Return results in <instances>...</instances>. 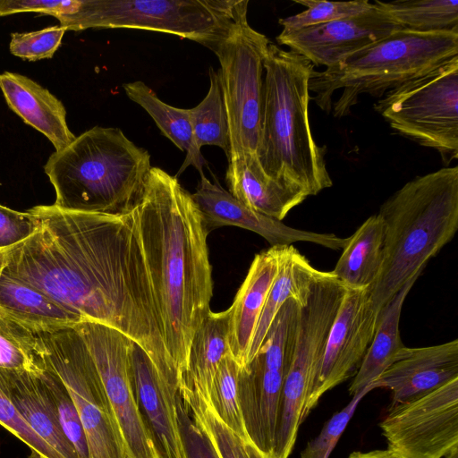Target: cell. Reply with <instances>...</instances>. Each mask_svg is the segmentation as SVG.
Listing matches in <instances>:
<instances>
[{
  "label": "cell",
  "instance_id": "41",
  "mask_svg": "<svg viewBox=\"0 0 458 458\" xmlns=\"http://www.w3.org/2000/svg\"><path fill=\"white\" fill-rule=\"evenodd\" d=\"M3 262H4V252H3V250H0V276L2 274Z\"/></svg>",
  "mask_w": 458,
  "mask_h": 458
},
{
  "label": "cell",
  "instance_id": "5",
  "mask_svg": "<svg viewBox=\"0 0 458 458\" xmlns=\"http://www.w3.org/2000/svg\"><path fill=\"white\" fill-rule=\"evenodd\" d=\"M148 150L118 128L95 126L55 150L44 166L55 206L72 211L131 213L151 169Z\"/></svg>",
  "mask_w": 458,
  "mask_h": 458
},
{
  "label": "cell",
  "instance_id": "29",
  "mask_svg": "<svg viewBox=\"0 0 458 458\" xmlns=\"http://www.w3.org/2000/svg\"><path fill=\"white\" fill-rule=\"evenodd\" d=\"M210 86L207 96L195 107L189 108L194 140L198 148L206 145L221 148L230 155L228 118L219 72L209 68Z\"/></svg>",
  "mask_w": 458,
  "mask_h": 458
},
{
  "label": "cell",
  "instance_id": "35",
  "mask_svg": "<svg viewBox=\"0 0 458 458\" xmlns=\"http://www.w3.org/2000/svg\"><path fill=\"white\" fill-rule=\"evenodd\" d=\"M175 410L184 458H220L208 431L178 390L175 394Z\"/></svg>",
  "mask_w": 458,
  "mask_h": 458
},
{
  "label": "cell",
  "instance_id": "14",
  "mask_svg": "<svg viewBox=\"0 0 458 458\" xmlns=\"http://www.w3.org/2000/svg\"><path fill=\"white\" fill-rule=\"evenodd\" d=\"M402 29L372 4L369 10L353 16L296 30H282L276 41L302 55L314 66L328 68Z\"/></svg>",
  "mask_w": 458,
  "mask_h": 458
},
{
  "label": "cell",
  "instance_id": "21",
  "mask_svg": "<svg viewBox=\"0 0 458 458\" xmlns=\"http://www.w3.org/2000/svg\"><path fill=\"white\" fill-rule=\"evenodd\" d=\"M225 180L234 198L250 209L279 221L308 198L269 177L257 156L228 161Z\"/></svg>",
  "mask_w": 458,
  "mask_h": 458
},
{
  "label": "cell",
  "instance_id": "26",
  "mask_svg": "<svg viewBox=\"0 0 458 458\" xmlns=\"http://www.w3.org/2000/svg\"><path fill=\"white\" fill-rule=\"evenodd\" d=\"M384 245V222L378 214L370 216L348 237L331 273L347 288L369 287L380 271Z\"/></svg>",
  "mask_w": 458,
  "mask_h": 458
},
{
  "label": "cell",
  "instance_id": "18",
  "mask_svg": "<svg viewBox=\"0 0 458 458\" xmlns=\"http://www.w3.org/2000/svg\"><path fill=\"white\" fill-rule=\"evenodd\" d=\"M286 246L258 253L230 307L229 346L233 358L245 366L250 343L270 288L277 276Z\"/></svg>",
  "mask_w": 458,
  "mask_h": 458
},
{
  "label": "cell",
  "instance_id": "39",
  "mask_svg": "<svg viewBox=\"0 0 458 458\" xmlns=\"http://www.w3.org/2000/svg\"><path fill=\"white\" fill-rule=\"evenodd\" d=\"M37 225L31 214L19 212L0 205V250L9 249L27 238Z\"/></svg>",
  "mask_w": 458,
  "mask_h": 458
},
{
  "label": "cell",
  "instance_id": "33",
  "mask_svg": "<svg viewBox=\"0 0 458 458\" xmlns=\"http://www.w3.org/2000/svg\"><path fill=\"white\" fill-rule=\"evenodd\" d=\"M42 357L45 368L39 372V376L53 403L63 432L79 458H89L86 434L77 409L60 377L43 355Z\"/></svg>",
  "mask_w": 458,
  "mask_h": 458
},
{
  "label": "cell",
  "instance_id": "17",
  "mask_svg": "<svg viewBox=\"0 0 458 458\" xmlns=\"http://www.w3.org/2000/svg\"><path fill=\"white\" fill-rule=\"evenodd\" d=\"M458 377V339L426 347H403L372 384L391 390L392 406L420 397Z\"/></svg>",
  "mask_w": 458,
  "mask_h": 458
},
{
  "label": "cell",
  "instance_id": "23",
  "mask_svg": "<svg viewBox=\"0 0 458 458\" xmlns=\"http://www.w3.org/2000/svg\"><path fill=\"white\" fill-rule=\"evenodd\" d=\"M0 310L34 331L74 327L83 321L39 289L4 273L0 276Z\"/></svg>",
  "mask_w": 458,
  "mask_h": 458
},
{
  "label": "cell",
  "instance_id": "28",
  "mask_svg": "<svg viewBox=\"0 0 458 458\" xmlns=\"http://www.w3.org/2000/svg\"><path fill=\"white\" fill-rule=\"evenodd\" d=\"M373 4L403 30L415 32L458 30L457 0H376Z\"/></svg>",
  "mask_w": 458,
  "mask_h": 458
},
{
  "label": "cell",
  "instance_id": "13",
  "mask_svg": "<svg viewBox=\"0 0 458 458\" xmlns=\"http://www.w3.org/2000/svg\"><path fill=\"white\" fill-rule=\"evenodd\" d=\"M377 318L369 287H346L306 405L305 418L326 392L356 374L372 342Z\"/></svg>",
  "mask_w": 458,
  "mask_h": 458
},
{
  "label": "cell",
  "instance_id": "15",
  "mask_svg": "<svg viewBox=\"0 0 458 458\" xmlns=\"http://www.w3.org/2000/svg\"><path fill=\"white\" fill-rule=\"evenodd\" d=\"M191 195L208 233L225 225L237 226L259 234L271 246H289L306 242L338 250L348 242V237L293 228L282 221L256 212L225 191L216 180L211 182L204 174L200 175L196 191Z\"/></svg>",
  "mask_w": 458,
  "mask_h": 458
},
{
  "label": "cell",
  "instance_id": "31",
  "mask_svg": "<svg viewBox=\"0 0 458 458\" xmlns=\"http://www.w3.org/2000/svg\"><path fill=\"white\" fill-rule=\"evenodd\" d=\"M0 368L38 372L45 368L34 330L0 310Z\"/></svg>",
  "mask_w": 458,
  "mask_h": 458
},
{
  "label": "cell",
  "instance_id": "10",
  "mask_svg": "<svg viewBox=\"0 0 458 458\" xmlns=\"http://www.w3.org/2000/svg\"><path fill=\"white\" fill-rule=\"evenodd\" d=\"M270 40L251 28L247 14L213 48L228 118V161L257 156L263 105L264 61Z\"/></svg>",
  "mask_w": 458,
  "mask_h": 458
},
{
  "label": "cell",
  "instance_id": "25",
  "mask_svg": "<svg viewBox=\"0 0 458 458\" xmlns=\"http://www.w3.org/2000/svg\"><path fill=\"white\" fill-rule=\"evenodd\" d=\"M320 273L321 271L313 267L293 246H286L277 276L270 288L259 318L246 364L256 356L271 323L284 303L293 298L300 306L302 305L313 281Z\"/></svg>",
  "mask_w": 458,
  "mask_h": 458
},
{
  "label": "cell",
  "instance_id": "36",
  "mask_svg": "<svg viewBox=\"0 0 458 458\" xmlns=\"http://www.w3.org/2000/svg\"><path fill=\"white\" fill-rule=\"evenodd\" d=\"M373 384L352 395V400L341 411L335 412L323 426L319 434L310 441L300 458H329L344 433L360 400L371 390Z\"/></svg>",
  "mask_w": 458,
  "mask_h": 458
},
{
  "label": "cell",
  "instance_id": "30",
  "mask_svg": "<svg viewBox=\"0 0 458 458\" xmlns=\"http://www.w3.org/2000/svg\"><path fill=\"white\" fill-rule=\"evenodd\" d=\"M178 391L208 431L220 458H280L274 451L264 452L250 439L229 429L199 394L181 386Z\"/></svg>",
  "mask_w": 458,
  "mask_h": 458
},
{
  "label": "cell",
  "instance_id": "20",
  "mask_svg": "<svg viewBox=\"0 0 458 458\" xmlns=\"http://www.w3.org/2000/svg\"><path fill=\"white\" fill-rule=\"evenodd\" d=\"M0 89L9 107L60 150L76 136L66 123L63 103L33 80L11 72L0 73Z\"/></svg>",
  "mask_w": 458,
  "mask_h": 458
},
{
  "label": "cell",
  "instance_id": "4",
  "mask_svg": "<svg viewBox=\"0 0 458 458\" xmlns=\"http://www.w3.org/2000/svg\"><path fill=\"white\" fill-rule=\"evenodd\" d=\"M378 215L385 225L384 257L369 292L379 314L457 232L458 167L409 181L381 205Z\"/></svg>",
  "mask_w": 458,
  "mask_h": 458
},
{
  "label": "cell",
  "instance_id": "42",
  "mask_svg": "<svg viewBox=\"0 0 458 458\" xmlns=\"http://www.w3.org/2000/svg\"><path fill=\"white\" fill-rule=\"evenodd\" d=\"M444 458H458V451L454 452Z\"/></svg>",
  "mask_w": 458,
  "mask_h": 458
},
{
  "label": "cell",
  "instance_id": "3",
  "mask_svg": "<svg viewBox=\"0 0 458 458\" xmlns=\"http://www.w3.org/2000/svg\"><path fill=\"white\" fill-rule=\"evenodd\" d=\"M314 65L271 41L264 61L263 105L258 160L272 179L305 196L333 184L326 146H318L309 118V80Z\"/></svg>",
  "mask_w": 458,
  "mask_h": 458
},
{
  "label": "cell",
  "instance_id": "34",
  "mask_svg": "<svg viewBox=\"0 0 458 458\" xmlns=\"http://www.w3.org/2000/svg\"><path fill=\"white\" fill-rule=\"evenodd\" d=\"M294 2L304 5L307 9L297 14L280 19L278 22L284 31L296 30L353 16L369 10L372 5V3L368 0L347 2L296 0Z\"/></svg>",
  "mask_w": 458,
  "mask_h": 458
},
{
  "label": "cell",
  "instance_id": "19",
  "mask_svg": "<svg viewBox=\"0 0 458 458\" xmlns=\"http://www.w3.org/2000/svg\"><path fill=\"white\" fill-rule=\"evenodd\" d=\"M40 371L0 368V389L30 428L52 449L63 458H79L59 424Z\"/></svg>",
  "mask_w": 458,
  "mask_h": 458
},
{
  "label": "cell",
  "instance_id": "11",
  "mask_svg": "<svg viewBox=\"0 0 458 458\" xmlns=\"http://www.w3.org/2000/svg\"><path fill=\"white\" fill-rule=\"evenodd\" d=\"M379 427L387 447L406 458H444L458 451V377L391 406Z\"/></svg>",
  "mask_w": 458,
  "mask_h": 458
},
{
  "label": "cell",
  "instance_id": "32",
  "mask_svg": "<svg viewBox=\"0 0 458 458\" xmlns=\"http://www.w3.org/2000/svg\"><path fill=\"white\" fill-rule=\"evenodd\" d=\"M241 367L230 354L219 363L206 401L216 418L235 434L248 438L239 405Z\"/></svg>",
  "mask_w": 458,
  "mask_h": 458
},
{
  "label": "cell",
  "instance_id": "22",
  "mask_svg": "<svg viewBox=\"0 0 458 458\" xmlns=\"http://www.w3.org/2000/svg\"><path fill=\"white\" fill-rule=\"evenodd\" d=\"M231 310L206 316L191 340L187 365L180 385L208 400L209 389L221 360L231 353L229 324Z\"/></svg>",
  "mask_w": 458,
  "mask_h": 458
},
{
  "label": "cell",
  "instance_id": "6",
  "mask_svg": "<svg viewBox=\"0 0 458 458\" xmlns=\"http://www.w3.org/2000/svg\"><path fill=\"white\" fill-rule=\"evenodd\" d=\"M458 57V30L415 32L399 30L346 56L323 72L313 71L309 90L325 112L348 115L361 95L387 91Z\"/></svg>",
  "mask_w": 458,
  "mask_h": 458
},
{
  "label": "cell",
  "instance_id": "38",
  "mask_svg": "<svg viewBox=\"0 0 458 458\" xmlns=\"http://www.w3.org/2000/svg\"><path fill=\"white\" fill-rule=\"evenodd\" d=\"M0 424L28 446L29 458H63L30 428L1 389Z\"/></svg>",
  "mask_w": 458,
  "mask_h": 458
},
{
  "label": "cell",
  "instance_id": "40",
  "mask_svg": "<svg viewBox=\"0 0 458 458\" xmlns=\"http://www.w3.org/2000/svg\"><path fill=\"white\" fill-rule=\"evenodd\" d=\"M348 458H406L399 453L390 449L373 450L369 452L355 451Z\"/></svg>",
  "mask_w": 458,
  "mask_h": 458
},
{
  "label": "cell",
  "instance_id": "16",
  "mask_svg": "<svg viewBox=\"0 0 458 458\" xmlns=\"http://www.w3.org/2000/svg\"><path fill=\"white\" fill-rule=\"evenodd\" d=\"M130 373L142 422L158 458H184L178 429L175 394L161 377L146 352L131 341Z\"/></svg>",
  "mask_w": 458,
  "mask_h": 458
},
{
  "label": "cell",
  "instance_id": "9",
  "mask_svg": "<svg viewBox=\"0 0 458 458\" xmlns=\"http://www.w3.org/2000/svg\"><path fill=\"white\" fill-rule=\"evenodd\" d=\"M41 353L64 384L81 420L89 458H129L99 373L73 327L35 331Z\"/></svg>",
  "mask_w": 458,
  "mask_h": 458
},
{
  "label": "cell",
  "instance_id": "7",
  "mask_svg": "<svg viewBox=\"0 0 458 458\" xmlns=\"http://www.w3.org/2000/svg\"><path fill=\"white\" fill-rule=\"evenodd\" d=\"M248 0H69L55 17L66 30L133 29L165 32L213 50Z\"/></svg>",
  "mask_w": 458,
  "mask_h": 458
},
{
  "label": "cell",
  "instance_id": "37",
  "mask_svg": "<svg viewBox=\"0 0 458 458\" xmlns=\"http://www.w3.org/2000/svg\"><path fill=\"white\" fill-rule=\"evenodd\" d=\"M66 30L51 26L30 32H15L11 35V53L29 61L51 58L61 45Z\"/></svg>",
  "mask_w": 458,
  "mask_h": 458
},
{
  "label": "cell",
  "instance_id": "27",
  "mask_svg": "<svg viewBox=\"0 0 458 458\" xmlns=\"http://www.w3.org/2000/svg\"><path fill=\"white\" fill-rule=\"evenodd\" d=\"M123 88L131 100L147 111L163 135L182 151H186L185 160L178 174L189 165H193L200 175L204 174L203 166L207 162L196 146L189 108L174 107L163 102L155 91L140 81L125 83Z\"/></svg>",
  "mask_w": 458,
  "mask_h": 458
},
{
  "label": "cell",
  "instance_id": "1",
  "mask_svg": "<svg viewBox=\"0 0 458 458\" xmlns=\"http://www.w3.org/2000/svg\"><path fill=\"white\" fill-rule=\"evenodd\" d=\"M37 228L4 252L2 273L18 278L80 316L138 344L172 387L179 375L166 350L131 213L28 210Z\"/></svg>",
  "mask_w": 458,
  "mask_h": 458
},
{
  "label": "cell",
  "instance_id": "24",
  "mask_svg": "<svg viewBox=\"0 0 458 458\" xmlns=\"http://www.w3.org/2000/svg\"><path fill=\"white\" fill-rule=\"evenodd\" d=\"M422 271L420 270L409 279L379 311L372 342L349 386L352 396L375 382L404 347L399 330L402 308Z\"/></svg>",
  "mask_w": 458,
  "mask_h": 458
},
{
  "label": "cell",
  "instance_id": "12",
  "mask_svg": "<svg viewBox=\"0 0 458 458\" xmlns=\"http://www.w3.org/2000/svg\"><path fill=\"white\" fill-rule=\"evenodd\" d=\"M84 340L99 373L129 458H158L136 403L130 373L132 340L93 321L73 327Z\"/></svg>",
  "mask_w": 458,
  "mask_h": 458
},
{
  "label": "cell",
  "instance_id": "8",
  "mask_svg": "<svg viewBox=\"0 0 458 458\" xmlns=\"http://www.w3.org/2000/svg\"><path fill=\"white\" fill-rule=\"evenodd\" d=\"M374 109L394 131L437 150L448 165L458 157V57L387 91Z\"/></svg>",
  "mask_w": 458,
  "mask_h": 458
},
{
  "label": "cell",
  "instance_id": "2",
  "mask_svg": "<svg viewBox=\"0 0 458 458\" xmlns=\"http://www.w3.org/2000/svg\"><path fill=\"white\" fill-rule=\"evenodd\" d=\"M131 215L165 344L181 378L193 335L210 311L208 231L191 193L159 167L149 170Z\"/></svg>",
  "mask_w": 458,
  "mask_h": 458
}]
</instances>
